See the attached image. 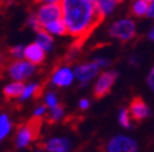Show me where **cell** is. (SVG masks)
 I'll return each mask as SVG.
<instances>
[{"label": "cell", "mask_w": 154, "mask_h": 152, "mask_svg": "<svg viewBox=\"0 0 154 152\" xmlns=\"http://www.w3.org/2000/svg\"><path fill=\"white\" fill-rule=\"evenodd\" d=\"M41 92V85L38 83H29V84H26L25 85V89H23V92L20 96V100L21 101H26V100H29L32 98H35L38 96Z\"/></svg>", "instance_id": "18"}, {"label": "cell", "mask_w": 154, "mask_h": 152, "mask_svg": "<svg viewBox=\"0 0 154 152\" xmlns=\"http://www.w3.org/2000/svg\"><path fill=\"white\" fill-rule=\"evenodd\" d=\"M10 54L15 60H22V59H25V46L16 45L10 50Z\"/></svg>", "instance_id": "25"}, {"label": "cell", "mask_w": 154, "mask_h": 152, "mask_svg": "<svg viewBox=\"0 0 154 152\" xmlns=\"http://www.w3.org/2000/svg\"><path fill=\"white\" fill-rule=\"evenodd\" d=\"M48 111H49V108H48L45 105H39V106H37V107L33 110V118H35V119H41V118H43L44 116H47Z\"/></svg>", "instance_id": "26"}, {"label": "cell", "mask_w": 154, "mask_h": 152, "mask_svg": "<svg viewBox=\"0 0 154 152\" xmlns=\"http://www.w3.org/2000/svg\"><path fill=\"white\" fill-rule=\"evenodd\" d=\"M34 72H35V66L26 60H15L8 67V73L14 82L23 83L26 79L32 77Z\"/></svg>", "instance_id": "8"}, {"label": "cell", "mask_w": 154, "mask_h": 152, "mask_svg": "<svg viewBox=\"0 0 154 152\" xmlns=\"http://www.w3.org/2000/svg\"><path fill=\"white\" fill-rule=\"evenodd\" d=\"M105 152H138V144L130 135L116 134L106 141Z\"/></svg>", "instance_id": "6"}, {"label": "cell", "mask_w": 154, "mask_h": 152, "mask_svg": "<svg viewBox=\"0 0 154 152\" xmlns=\"http://www.w3.org/2000/svg\"><path fill=\"white\" fill-rule=\"evenodd\" d=\"M138 62H140V57L137 55H131L128 57V63L132 65V66H137Z\"/></svg>", "instance_id": "30"}, {"label": "cell", "mask_w": 154, "mask_h": 152, "mask_svg": "<svg viewBox=\"0 0 154 152\" xmlns=\"http://www.w3.org/2000/svg\"><path fill=\"white\" fill-rule=\"evenodd\" d=\"M25 83H21V82H12L10 84H8L5 88H4V95L6 99H20V96L23 92V89H25Z\"/></svg>", "instance_id": "15"}, {"label": "cell", "mask_w": 154, "mask_h": 152, "mask_svg": "<svg viewBox=\"0 0 154 152\" xmlns=\"http://www.w3.org/2000/svg\"><path fill=\"white\" fill-rule=\"evenodd\" d=\"M75 82L73 68L69 65H61L54 69L50 77V83L56 88H67Z\"/></svg>", "instance_id": "9"}, {"label": "cell", "mask_w": 154, "mask_h": 152, "mask_svg": "<svg viewBox=\"0 0 154 152\" xmlns=\"http://www.w3.org/2000/svg\"><path fill=\"white\" fill-rule=\"evenodd\" d=\"M44 105H45L49 110L60 105L59 98H57L56 92H54V91H47V92H45V95H44Z\"/></svg>", "instance_id": "22"}, {"label": "cell", "mask_w": 154, "mask_h": 152, "mask_svg": "<svg viewBox=\"0 0 154 152\" xmlns=\"http://www.w3.org/2000/svg\"><path fill=\"white\" fill-rule=\"evenodd\" d=\"M34 43L37 45H39L45 52H49L53 50L55 42H54V37H51L49 33H47L45 31L41 29L39 32L35 33V40Z\"/></svg>", "instance_id": "14"}, {"label": "cell", "mask_w": 154, "mask_h": 152, "mask_svg": "<svg viewBox=\"0 0 154 152\" xmlns=\"http://www.w3.org/2000/svg\"><path fill=\"white\" fill-rule=\"evenodd\" d=\"M118 121L120 123V125L125 129H131L132 128V118L128 112V108L126 107H121L118 112Z\"/></svg>", "instance_id": "19"}, {"label": "cell", "mask_w": 154, "mask_h": 152, "mask_svg": "<svg viewBox=\"0 0 154 152\" xmlns=\"http://www.w3.org/2000/svg\"><path fill=\"white\" fill-rule=\"evenodd\" d=\"M34 152H45V151H44V150H43V148H42V150H35V151H34Z\"/></svg>", "instance_id": "32"}, {"label": "cell", "mask_w": 154, "mask_h": 152, "mask_svg": "<svg viewBox=\"0 0 154 152\" xmlns=\"http://www.w3.org/2000/svg\"><path fill=\"white\" fill-rule=\"evenodd\" d=\"M43 31H45L47 33H49L51 37H64L67 35L66 32V27L63 20L51 22L49 25H47L45 27H43Z\"/></svg>", "instance_id": "17"}, {"label": "cell", "mask_w": 154, "mask_h": 152, "mask_svg": "<svg viewBox=\"0 0 154 152\" xmlns=\"http://www.w3.org/2000/svg\"><path fill=\"white\" fill-rule=\"evenodd\" d=\"M93 61L99 67L100 71H106V68L110 67V65H111V60L108 57H103V56H97V57L93 59Z\"/></svg>", "instance_id": "23"}, {"label": "cell", "mask_w": 154, "mask_h": 152, "mask_svg": "<svg viewBox=\"0 0 154 152\" xmlns=\"http://www.w3.org/2000/svg\"><path fill=\"white\" fill-rule=\"evenodd\" d=\"M61 11L67 35L76 40L86 38L102 21L95 0H61Z\"/></svg>", "instance_id": "1"}, {"label": "cell", "mask_w": 154, "mask_h": 152, "mask_svg": "<svg viewBox=\"0 0 154 152\" xmlns=\"http://www.w3.org/2000/svg\"><path fill=\"white\" fill-rule=\"evenodd\" d=\"M108 34L110 38L121 43H127L132 40L137 34V25L131 17H122L114 21L109 28Z\"/></svg>", "instance_id": "2"}, {"label": "cell", "mask_w": 154, "mask_h": 152, "mask_svg": "<svg viewBox=\"0 0 154 152\" xmlns=\"http://www.w3.org/2000/svg\"><path fill=\"white\" fill-rule=\"evenodd\" d=\"M148 6H149V0H134V1L131 3L130 10L132 16L141 18V17H147Z\"/></svg>", "instance_id": "16"}, {"label": "cell", "mask_w": 154, "mask_h": 152, "mask_svg": "<svg viewBox=\"0 0 154 152\" xmlns=\"http://www.w3.org/2000/svg\"><path fill=\"white\" fill-rule=\"evenodd\" d=\"M73 72H75V79L80 83V85L82 88H85V86L87 88L91 82L97 79V77L102 71L95 65V62L93 60H91L87 62L77 63L73 67Z\"/></svg>", "instance_id": "5"}, {"label": "cell", "mask_w": 154, "mask_h": 152, "mask_svg": "<svg viewBox=\"0 0 154 152\" xmlns=\"http://www.w3.org/2000/svg\"><path fill=\"white\" fill-rule=\"evenodd\" d=\"M11 130V122L6 115L0 116V142H2Z\"/></svg>", "instance_id": "20"}, {"label": "cell", "mask_w": 154, "mask_h": 152, "mask_svg": "<svg viewBox=\"0 0 154 152\" xmlns=\"http://www.w3.org/2000/svg\"><path fill=\"white\" fill-rule=\"evenodd\" d=\"M146 82H147L148 88L154 92V65L152 66V68L149 69V72H148V74H147Z\"/></svg>", "instance_id": "27"}, {"label": "cell", "mask_w": 154, "mask_h": 152, "mask_svg": "<svg viewBox=\"0 0 154 152\" xmlns=\"http://www.w3.org/2000/svg\"><path fill=\"white\" fill-rule=\"evenodd\" d=\"M37 18L39 21L42 29L47 25L63 20V11H61V1L56 0H47L38 6L35 11Z\"/></svg>", "instance_id": "3"}, {"label": "cell", "mask_w": 154, "mask_h": 152, "mask_svg": "<svg viewBox=\"0 0 154 152\" xmlns=\"http://www.w3.org/2000/svg\"><path fill=\"white\" fill-rule=\"evenodd\" d=\"M147 17L150 18V20H154V0H149V6H148Z\"/></svg>", "instance_id": "29"}, {"label": "cell", "mask_w": 154, "mask_h": 152, "mask_svg": "<svg viewBox=\"0 0 154 152\" xmlns=\"http://www.w3.org/2000/svg\"><path fill=\"white\" fill-rule=\"evenodd\" d=\"M47 52L35 43H32L27 46H25V60L29 63L37 66L44 62Z\"/></svg>", "instance_id": "12"}, {"label": "cell", "mask_w": 154, "mask_h": 152, "mask_svg": "<svg viewBox=\"0 0 154 152\" xmlns=\"http://www.w3.org/2000/svg\"><path fill=\"white\" fill-rule=\"evenodd\" d=\"M48 116H49V121L51 123H56V122L61 121L65 117V108H64V106L59 105V106H56L54 108H50Z\"/></svg>", "instance_id": "21"}, {"label": "cell", "mask_w": 154, "mask_h": 152, "mask_svg": "<svg viewBox=\"0 0 154 152\" xmlns=\"http://www.w3.org/2000/svg\"><path fill=\"white\" fill-rule=\"evenodd\" d=\"M27 25H28L32 29H34L35 33L39 32V31L42 29V26H41L39 21H38L35 12H34V13H29V16H28V18H27Z\"/></svg>", "instance_id": "24"}, {"label": "cell", "mask_w": 154, "mask_h": 152, "mask_svg": "<svg viewBox=\"0 0 154 152\" xmlns=\"http://www.w3.org/2000/svg\"><path fill=\"white\" fill-rule=\"evenodd\" d=\"M43 150L45 152H71L72 141L69 138L55 136L44 141Z\"/></svg>", "instance_id": "11"}, {"label": "cell", "mask_w": 154, "mask_h": 152, "mask_svg": "<svg viewBox=\"0 0 154 152\" xmlns=\"http://www.w3.org/2000/svg\"><path fill=\"white\" fill-rule=\"evenodd\" d=\"M89 107H91V100H89V99L82 98V99L79 101V108H80L81 111H87Z\"/></svg>", "instance_id": "28"}, {"label": "cell", "mask_w": 154, "mask_h": 152, "mask_svg": "<svg viewBox=\"0 0 154 152\" xmlns=\"http://www.w3.org/2000/svg\"><path fill=\"white\" fill-rule=\"evenodd\" d=\"M147 37H148V39H149L150 42H154V25H153V26L150 27V29L148 31Z\"/></svg>", "instance_id": "31"}, {"label": "cell", "mask_w": 154, "mask_h": 152, "mask_svg": "<svg viewBox=\"0 0 154 152\" xmlns=\"http://www.w3.org/2000/svg\"><path fill=\"white\" fill-rule=\"evenodd\" d=\"M120 1L116 0H95V6H97V12L100 17V20L110 16L115 10L118 9Z\"/></svg>", "instance_id": "13"}, {"label": "cell", "mask_w": 154, "mask_h": 152, "mask_svg": "<svg viewBox=\"0 0 154 152\" xmlns=\"http://www.w3.org/2000/svg\"><path fill=\"white\" fill-rule=\"evenodd\" d=\"M41 125H42V119L32 118L28 123H26L18 128L17 134H16V139H15L16 147L17 148H25L31 142H33L38 136Z\"/></svg>", "instance_id": "4"}, {"label": "cell", "mask_w": 154, "mask_h": 152, "mask_svg": "<svg viewBox=\"0 0 154 152\" xmlns=\"http://www.w3.org/2000/svg\"><path fill=\"white\" fill-rule=\"evenodd\" d=\"M118 79V72L112 69L102 71L93 85V94L97 99H100L109 94L114 83Z\"/></svg>", "instance_id": "7"}, {"label": "cell", "mask_w": 154, "mask_h": 152, "mask_svg": "<svg viewBox=\"0 0 154 152\" xmlns=\"http://www.w3.org/2000/svg\"><path fill=\"white\" fill-rule=\"evenodd\" d=\"M128 112L131 115V118L136 122H142L150 116L149 106L141 98H134L131 101L128 106Z\"/></svg>", "instance_id": "10"}]
</instances>
